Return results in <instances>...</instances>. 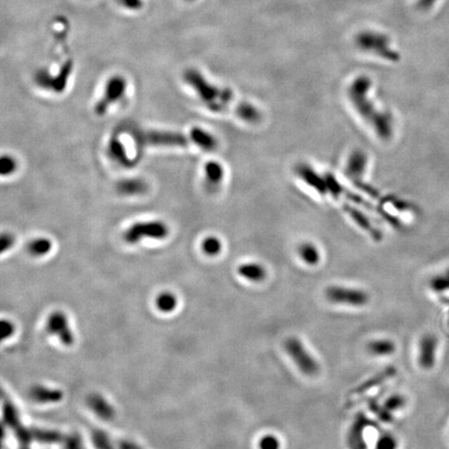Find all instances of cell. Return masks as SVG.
<instances>
[{"mask_svg":"<svg viewBox=\"0 0 449 449\" xmlns=\"http://www.w3.org/2000/svg\"><path fill=\"white\" fill-rule=\"evenodd\" d=\"M128 89V83L125 77L115 75L110 77L105 84L103 95L95 104L94 110L96 115L103 116L107 113L109 107L123 99Z\"/></svg>","mask_w":449,"mask_h":449,"instance_id":"cell-7","label":"cell"},{"mask_svg":"<svg viewBox=\"0 0 449 449\" xmlns=\"http://www.w3.org/2000/svg\"><path fill=\"white\" fill-rule=\"evenodd\" d=\"M204 174H205V181L210 188L216 189L221 184L224 178V169L221 163L215 160H210L204 166Z\"/></svg>","mask_w":449,"mask_h":449,"instance_id":"cell-17","label":"cell"},{"mask_svg":"<svg viewBox=\"0 0 449 449\" xmlns=\"http://www.w3.org/2000/svg\"><path fill=\"white\" fill-rule=\"evenodd\" d=\"M296 175L309 185L311 189L316 191V193L320 195H326L328 194V185H326L325 177L320 176L315 170H313L310 166L305 165V163H301L295 169Z\"/></svg>","mask_w":449,"mask_h":449,"instance_id":"cell-11","label":"cell"},{"mask_svg":"<svg viewBox=\"0 0 449 449\" xmlns=\"http://www.w3.org/2000/svg\"><path fill=\"white\" fill-rule=\"evenodd\" d=\"M281 442L275 435H264L259 441V449H280Z\"/></svg>","mask_w":449,"mask_h":449,"instance_id":"cell-30","label":"cell"},{"mask_svg":"<svg viewBox=\"0 0 449 449\" xmlns=\"http://www.w3.org/2000/svg\"><path fill=\"white\" fill-rule=\"evenodd\" d=\"M183 79L208 109L214 113L234 111L238 118L248 123L255 124L261 121V111L256 106L248 102L235 101L231 90L211 84L200 71L188 69L183 74Z\"/></svg>","mask_w":449,"mask_h":449,"instance_id":"cell-1","label":"cell"},{"mask_svg":"<svg viewBox=\"0 0 449 449\" xmlns=\"http://www.w3.org/2000/svg\"><path fill=\"white\" fill-rule=\"evenodd\" d=\"M364 423H362L359 419L356 423H354L353 427L351 428V432L349 435V445L351 449H364L365 448V442H364V434L363 428Z\"/></svg>","mask_w":449,"mask_h":449,"instance_id":"cell-22","label":"cell"},{"mask_svg":"<svg viewBox=\"0 0 449 449\" xmlns=\"http://www.w3.org/2000/svg\"><path fill=\"white\" fill-rule=\"evenodd\" d=\"M32 398L41 402L47 401H56L60 398V392L57 390L46 389L44 387H38L32 390Z\"/></svg>","mask_w":449,"mask_h":449,"instance_id":"cell-26","label":"cell"},{"mask_svg":"<svg viewBox=\"0 0 449 449\" xmlns=\"http://www.w3.org/2000/svg\"><path fill=\"white\" fill-rule=\"evenodd\" d=\"M140 142L155 147H188L195 145V140L190 131V134L166 131V130H147L139 133Z\"/></svg>","mask_w":449,"mask_h":449,"instance_id":"cell-5","label":"cell"},{"mask_svg":"<svg viewBox=\"0 0 449 449\" xmlns=\"http://www.w3.org/2000/svg\"><path fill=\"white\" fill-rule=\"evenodd\" d=\"M431 288L435 292H444L445 290L449 289V271L441 276H437L434 279H432Z\"/></svg>","mask_w":449,"mask_h":449,"instance_id":"cell-29","label":"cell"},{"mask_svg":"<svg viewBox=\"0 0 449 449\" xmlns=\"http://www.w3.org/2000/svg\"><path fill=\"white\" fill-rule=\"evenodd\" d=\"M120 8L127 12H139L144 8V0H116Z\"/></svg>","mask_w":449,"mask_h":449,"instance_id":"cell-32","label":"cell"},{"mask_svg":"<svg viewBox=\"0 0 449 449\" xmlns=\"http://www.w3.org/2000/svg\"><path fill=\"white\" fill-rule=\"evenodd\" d=\"M325 297L331 303L353 306V307H362L369 302V294L363 289L338 286V285L326 288Z\"/></svg>","mask_w":449,"mask_h":449,"instance_id":"cell-8","label":"cell"},{"mask_svg":"<svg viewBox=\"0 0 449 449\" xmlns=\"http://www.w3.org/2000/svg\"><path fill=\"white\" fill-rule=\"evenodd\" d=\"M202 251L207 256L214 257L220 254L222 250V243L219 238L215 236H208L202 242Z\"/></svg>","mask_w":449,"mask_h":449,"instance_id":"cell-24","label":"cell"},{"mask_svg":"<svg viewBox=\"0 0 449 449\" xmlns=\"http://www.w3.org/2000/svg\"><path fill=\"white\" fill-rule=\"evenodd\" d=\"M71 69H72L71 65L67 63L66 65L63 66L59 73L56 74V76L54 77H52L49 74V72L42 70L36 74L35 83L38 86L45 90H51L54 91L55 93H62L67 86Z\"/></svg>","mask_w":449,"mask_h":449,"instance_id":"cell-9","label":"cell"},{"mask_svg":"<svg viewBox=\"0 0 449 449\" xmlns=\"http://www.w3.org/2000/svg\"><path fill=\"white\" fill-rule=\"evenodd\" d=\"M185 2H189V3H192V2H195V0H185Z\"/></svg>","mask_w":449,"mask_h":449,"instance_id":"cell-37","label":"cell"},{"mask_svg":"<svg viewBox=\"0 0 449 449\" xmlns=\"http://www.w3.org/2000/svg\"><path fill=\"white\" fill-rule=\"evenodd\" d=\"M13 329H14V326H13V324H12L11 322H7V321H4V322H3V325H2L3 338H6V337H10V336L12 335V333H13Z\"/></svg>","mask_w":449,"mask_h":449,"instance_id":"cell-35","label":"cell"},{"mask_svg":"<svg viewBox=\"0 0 449 449\" xmlns=\"http://www.w3.org/2000/svg\"><path fill=\"white\" fill-rule=\"evenodd\" d=\"M298 256L300 258L308 265H316L319 263L320 261V253L317 249V247H315L313 243L311 242H305L302 243L301 246L298 247Z\"/></svg>","mask_w":449,"mask_h":449,"instance_id":"cell-21","label":"cell"},{"mask_svg":"<svg viewBox=\"0 0 449 449\" xmlns=\"http://www.w3.org/2000/svg\"><path fill=\"white\" fill-rule=\"evenodd\" d=\"M436 0H419L418 6L422 10H428L432 6H434Z\"/></svg>","mask_w":449,"mask_h":449,"instance_id":"cell-36","label":"cell"},{"mask_svg":"<svg viewBox=\"0 0 449 449\" xmlns=\"http://www.w3.org/2000/svg\"><path fill=\"white\" fill-rule=\"evenodd\" d=\"M91 406L94 409V411L100 415V417L104 419H109L114 415V410L111 406L103 399L99 396H93L90 400Z\"/></svg>","mask_w":449,"mask_h":449,"instance_id":"cell-23","label":"cell"},{"mask_svg":"<svg viewBox=\"0 0 449 449\" xmlns=\"http://www.w3.org/2000/svg\"><path fill=\"white\" fill-rule=\"evenodd\" d=\"M397 445L398 443L394 436L390 434H385L380 437L375 449H396Z\"/></svg>","mask_w":449,"mask_h":449,"instance_id":"cell-31","label":"cell"},{"mask_svg":"<svg viewBox=\"0 0 449 449\" xmlns=\"http://www.w3.org/2000/svg\"><path fill=\"white\" fill-rule=\"evenodd\" d=\"M177 298L173 293L163 292L156 298L157 308L162 312H171L176 308Z\"/></svg>","mask_w":449,"mask_h":449,"instance_id":"cell-25","label":"cell"},{"mask_svg":"<svg viewBox=\"0 0 449 449\" xmlns=\"http://www.w3.org/2000/svg\"><path fill=\"white\" fill-rule=\"evenodd\" d=\"M170 228L168 224L158 219L137 221L132 223L123 233V239L126 243L136 244L142 239L162 240L169 236Z\"/></svg>","mask_w":449,"mask_h":449,"instance_id":"cell-3","label":"cell"},{"mask_svg":"<svg viewBox=\"0 0 449 449\" xmlns=\"http://www.w3.org/2000/svg\"><path fill=\"white\" fill-rule=\"evenodd\" d=\"M439 340L435 335L427 334L424 335L419 343V356L418 361L421 368L423 369H432L436 360L438 353Z\"/></svg>","mask_w":449,"mask_h":449,"instance_id":"cell-10","label":"cell"},{"mask_svg":"<svg viewBox=\"0 0 449 449\" xmlns=\"http://www.w3.org/2000/svg\"><path fill=\"white\" fill-rule=\"evenodd\" d=\"M367 349L376 356H389L395 353L396 345L389 339H377L367 345Z\"/></svg>","mask_w":449,"mask_h":449,"instance_id":"cell-20","label":"cell"},{"mask_svg":"<svg viewBox=\"0 0 449 449\" xmlns=\"http://www.w3.org/2000/svg\"><path fill=\"white\" fill-rule=\"evenodd\" d=\"M0 241H2L0 242V250H2L3 253H5L6 251L10 250L13 247V244L15 242V238L13 235H11L9 233H4L2 235V238H0Z\"/></svg>","mask_w":449,"mask_h":449,"instance_id":"cell-34","label":"cell"},{"mask_svg":"<svg viewBox=\"0 0 449 449\" xmlns=\"http://www.w3.org/2000/svg\"><path fill=\"white\" fill-rule=\"evenodd\" d=\"M17 170V161L11 155H3L0 159V174L10 176Z\"/></svg>","mask_w":449,"mask_h":449,"instance_id":"cell-28","label":"cell"},{"mask_svg":"<svg viewBox=\"0 0 449 449\" xmlns=\"http://www.w3.org/2000/svg\"><path fill=\"white\" fill-rule=\"evenodd\" d=\"M149 186L140 178L123 179L117 183V192L123 196H139L147 193Z\"/></svg>","mask_w":449,"mask_h":449,"instance_id":"cell-14","label":"cell"},{"mask_svg":"<svg viewBox=\"0 0 449 449\" xmlns=\"http://www.w3.org/2000/svg\"><path fill=\"white\" fill-rule=\"evenodd\" d=\"M107 150L110 158L115 160L117 163H119V165L126 168L134 166V160L129 157L127 149L124 146L123 141H122L118 136H114L109 139Z\"/></svg>","mask_w":449,"mask_h":449,"instance_id":"cell-13","label":"cell"},{"mask_svg":"<svg viewBox=\"0 0 449 449\" xmlns=\"http://www.w3.org/2000/svg\"><path fill=\"white\" fill-rule=\"evenodd\" d=\"M370 88L371 80L366 76H360L350 86L348 95L361 118L376 131L381 139L388 140L393 134V118L389 113L380 110L373 104L368 96Z\"/></svg>","mask_w":449,"mask_h":449,"instance_id":"cell-2","label":"cell"},{"mask_svg":"<svg viewBox=\"0 0 449 449\" xmlns=\"http://www.w3.org/2000/svg\"><path fill=\"white\" fill-rule=\"evenodd\" d=\"M367 166V156L362 150L354 151L346 165V174L352 179H359L365 172Z\"/></svg>","mask_w":449,"mask_h":449,"instance_id":"cell-16","label":"cell"},{"mask_svg":"<svg viewBox=\"0 0 449 449\" xmlns=\"http://www.w3.org/2000/svg\"><path fill=\"white\" fill-rule=\"evenodd\" d=\"M192 135L195 140V145L201 148L204 151H214L217 148V139L216 137L211 134L209 131L200 128V127H194L192 130Z\"/></svg>","mask_w":449,"mask_h":449,"instance_id":"cell-18","label":"cell"},{"mask_svg":"<svg viewBox=\"0 0 449 449\" xmlns=\"http://www.w3.org/2000/svg\"><path fill=\"white\" fill-rule=\"evenodd\" d=\"M237 273L240 277L248 281L259 283L265 280L268 276L267 270L262 264L257 262H247L239 265L237 269Z\"/></svg>","mask_w":449,"mask_h":449,"instance_id":"cell-15","label":"cell"},{"mask_svg":"<svg viewBox=\"0 0 449 449\" xmlns=\"http://www.w3.org/2000/svg\"><path fill=\"white\" fill-rule=\"evenodd\" d=\"M49 331L56 335L63 343L69 345L73 342V335L69 328V323L66 316L62 313H54L48 320Z\"/></svg>","mask_w":449,"mask_h":449,"instance_id":"cell-12","label":"cell"},{"mask_svg":"<svg viewBox=\"0 0 449 449\" xmlns=\"http://www.w3.org/2000/svg\"><path fill=\"white\" fill-rule=\"evenodd\" d=\"M395 372H396V370L393 368V367H391V368H388L385 371L379 373V376H377L376 378H372L368 382H366L363 386L360 387L359 390L362 392V391H365L367 389H369V388H372V387L381 384L382 382H384V381L388 380L389 378L393 377L395 375Z\"/></svg>","mask_w":449,"mask_h":449,"instance_id":"cell-27","label":"cell"},{"mask_svg":"<svg viewBox=\"0 0 449 449\" xmlns=\"http://www.w3.org/2000/svg\"><path fill=\"white\" fill-rule=\"evenodd\" d=\"M405 404V399L400 395H394L388 398L385 402V407L388 411H396L401 409Z\"/></svg>","mask_w":449,"mask_h":449,"instance_id":"cell-33","label":"cell"},{"mask_svg":"<svg viewBox=\"0 0 449 449\" xmlns=\"http://www.w3.org/2000/svg\"><path fill=\"white\" fill-rule=\"evenodd\" d=\"M52 240L47 237H38L27 244V251L31 256L42 257L47 255L52 250Z\"/></svg>","mask_w":449,"mask_h":449,"instance_id":"cell-19","label":"cell"},{"mask_svg":"<svg viewBox=\"0 0 449 449\" xmlns=\"http://www.w3.org/2000/svg\"><path fill=\"white\" fill-rule=\"evenodd\" d=\"M285 351L297 366V368L308 377H314L319 372V364L305 348L303 342L296 337H289L284 343Z\"/></svg>","mask_w":449,"mask_h":449,"instance_id":"cell-6","label":"cell"},{"mask_svg":"<svg viewBox=\"0 0 449 449\" xmlns=\"http://www.w3.org/2000/svg\"><path fill=\"white\" fill-rule=\"evenodd\" d=\"M356 43L364 51L373 53L390 62H397L399 54L390 46V40L387 35L379 32L365 31L356 38Z\"/></svg>","mask_w":449,"mask_h":449,"instance_id":"cell-4","label":"cell"}]
</instances>
